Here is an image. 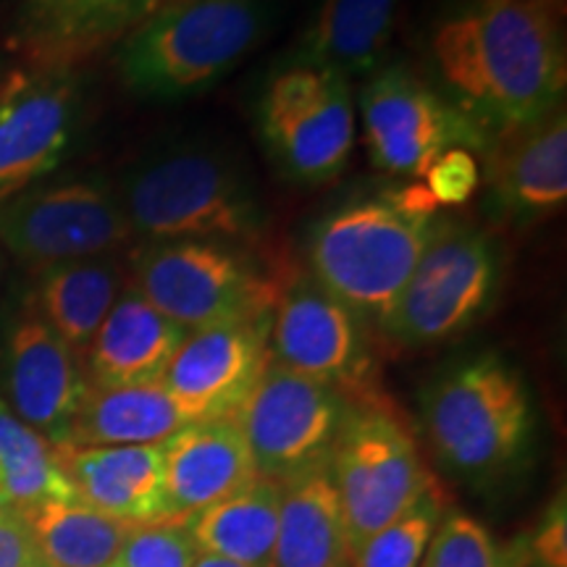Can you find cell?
<instances>
[{"instance_id":"cell-18","label":"cell","mask_w":567,"mask_h":567,"mask_svg":"<svg viewBox=\"0 0 567 567\" xmlns=\"http://www.w3.org/2000/svg\"><path fill=\"white\" fill-rule=\"evenodd\" d=\"M76 502L126 523L172 520L161 444L55 446Z\"/></svg>"},{"instance_id":"cell-13","label":"cell","mask_w":567,"mask_h":567,"mask_svg":"<svg viewBox=\"0 0 567 567\" xmlns=\"http://www.w3.org/2000/svg\"><path fill=\"white\" fill-rule=\"evenodd\" d=\"M132 237L118 193L97 179L27 189L0 205V245L38 268L101 258Z\"/></svg>"},{"instance_id":"cell-36","label":"cell","mask_w":567,"mask_h":567,"mask_svg":"<svg viewBox=\"0 0 567 567\" xmlns=\"http://www.w3.org/2000/svg\"><path fill=\"white\" fill-rule=\"evenodd\" d=\"M530 3L542 6V9L551 11V13H555V17H563V13H565V3H567V0H530Z\"/></svg>"},{"instance_id":"cell-20","label":"cell","mask_w":567,"mask_h":567,"mask_svg":"<svg viewBox=\"0 0 567 567\" xmlns=\"http://www.w3.org/2000/svg\"><path fill=\"white\" fill-rule=\"evenodd\" d=\"M187 334L126 284L84 352L87 384L101 389L161 384Z\"/></svg>"},{"instance_id":"cell-29","label":"cell","mask_w":567,"mask_h":567,"mask_svg":"<svg viewBox=\"0 0 567 567\" xmlns=\"http://www.w3.org/2000/svg\"><path fill=\"white\" fill-rule=\"evenodd\" d=\"M530 563V534L502 544L484 523L473 520L463 509L446 507L421 567H528Z\"/></svg>"},{"instance_id":"cell-32","label":"cell","mask_w":567,"mask_h":567,"mask_svg":"<svg viewBox=\"0 0 567 567\" xmlns=\"http://www.w3.org/2000/svg\"><path fill=\"white\" fill-rule=\"evenodd\" d=\"M425 193L436 205H463L476 195L481 184V161L465 147H452L439 155L423 176Z\"/></svg>"},{"instance_id":"cell-17","label":"cell","mask_w":567,"mask_h":567,"mask_svg":"<svg viewBox=\"0 0 567 567\" xmlns=\"http://www.w3.org/2000/svg\"><path fill=\"white\" fill-rule=\"evenodd\" d=\"M6 389L13 413L53 446H63L87 392V375L80 354L38 316L27 313L6 344Z\"/></svg>"},{"instance_id":"cell-26","label":"cell","mask_w":567,"mask_h":567,"mask_svg":"<svg viewBox=\"0 0 567 567\" xmlns=\"http://www.w3.org/2000/svg\"><path fill=\"white\" fill-rule=\"evenodd\" d=\"M279 481L255 478L243 492L184 517L197 551L216 555L245 567H274L279 530Z\"/></svg>"},{"instance_id":"cell-38","label":"cell","mask_w":567,"mask_h":567,"mask_svg":"<svg viewBox=\"0 0 567 567\" xmlns=\"http://www.w3.org/2000/svg\"><path fill=\"white\" fill-rule=\"evenodd\" d=\"M528 567H544V565H538V563H530Z\"/></svg>"},{"instance_id":"cell-37","label":"cell","mask_w":567,"mask_h":567,"mask_svg":"<svg viewBox=\"0 0 567 567\" xmlns=\"http://www.w3.org/2000/svg\"><path fill=\"white\" fill-rule=\"evenodd\" d=\"M0 271H3V252H0Z\"/></svg>"},{"instance_id":"cell-31","label":"cell","mask_w":567,"mask_h":567,"mask_svg":"<svg viewBox=\"0 0 567 567\" xmlns=\"http://www.w3.org/2000/svg\"><path fill=\"white\" fill-rule=\"evenodd\" d=\"M197 547L179 520L137 523L111 567H193Z\"/></svg>"},{"instance_id":"cell-16","label":"cell","mask_w":567,"mask_h":567,"mask_svg":"<svg viewBox=\"0 0 567 567\" xmlns=\"http://www.w3.org/2000/svg\"><path fill=\"white\" fill-rule=\"evenodd\" d=\"M481 182H486V208L507 224H536L563 208L567 197L565 103L488 142Z\"/></svg>"},{"instance_id":"cell-14","label":"cell","mask_w":567,"mask_h":567,"mask_svg":"<svg viewBox=\"0 0 567 567\" xmlns=\"http://www.w3.org/2000/svg\"><path fill=\"white\" fill-rule=\"evenodd\" d=\"M82 87L71 69L17 74L0 90V205L61 166L76 137Z\"/></svg>"},{"instance_id":"cell-39","label":"cell","mask_w":567,"mask_h":567,"mask_svg":"<svg viewBox=\"0 0 567 567\" xmlns=\"http://www.w3.org/2000/svg\"><path fill=\"white\" fill-rule=\"evenodd\" d=\"M0 90H3V87H0Z\"/></svg>"},{"instance_id":"cell-35","label":"cell","mask_w":567,"mask_h":567,"mask_svg":"<svg viewBox=\"0 0 567 567\" xmlns=\"http://www.w3.org/2000/svg\"><path fill=\"white\" fill-rule=\"evenodd\" d=\"M193 567H245V565L231 563V559H224V557H216V555H203V551H197Z\"/></svg>"},{"instance_id":"cell-19","label":"cell","mask_w":567,"mask_h":567,"mask_svg":"<svg viewBox=\"0 0 567 567\" xmlns=\"http://www.w3.org/2000/svg\"><path fill=\"white\" fill-rule=\"evenodd\" d=\"M166 505L172 520L224 502L258 478L247 442L234 417L184 425L163 442Z\"/></svg>"},{"instance_id":"cell-1","label":"cell","mask_w":567,"mask_h":567,"mask_svg":"<svg viewBox=\"0 0 567 567\" xmlns=\"http://www.w3.org/2000/svg\"><path fill=\"white\" fill-rule=\"evenodd\" d=\"M434 87L488 142L565 103L559 17L530 0H463L431 34Z\"/></svg>"},{"instance_id":"cell-22","label":"cell","mask_w":567,"mask_h":567,"mask_svg":"<svg viewBox=\"0 0 567 567\" xmlns=\"http://www.w3.org/2000/svg\"><path fill=\"white\" fill-rule=\"evenodd\" d=\"M274 567H350L344 513L329 460L281 481Z\"/></svg>"},{"instance_id":"cell-5","label":"cell","mask_w":567,"mask_h":567,"mask_svg":"<svg viewBox=\"0 0 567 567\" xmlns=\"http://www.w3.org/2000/svg\"><path fill=\"white\" fill-rule=\"evenodd\" d=\"M421 421L446 471L481 481L507 473L534 442V396L499 352L457 360L423 389Z\"/></svg>"},{"instance_id":"cell-2","label":"cell","mask_w":567,"mask_h":567,"mask_svg":"<svg viewBox=\"0 0 567 567\" xmlns=\"http://www.w3.org/2000/svg\"><path fill=\"white\" fill-rule=\"evenodd\" d=\"M436 218V203L417 184L339 203L310 226L308 274L365 326L381 329Z\"/></svg>"},{"instance_id":"cell-10","label":"cell","mask_w":567,"mask_h":567,"mask_svg":"<svg viewBox=\"0 0 567 567\" xmlns=\"http://www.w3.org/2000/svg\"><path fill=\"white\" fill-rule=\"evenodd\" d=\"M373 166L389 176L423 179L452 147L484 155L488 137L405 63H386L360 87L358 105Z\"/></svg>"},{"instance_id":"cell-8","label":"cell","mask_w":567,"mask_h":567,"mask_svg":"<svg viewBox=\"0 0 567 567\" xmlns=\"http://www.w3.org/2000/svg\"><path fill=\"white\" fill-rule=\"evenodd\" d=\"M352 551L434 484L408 417L386 394L354 400L329 455Z\"/></svg>"},{"instance_id":"cell-33","label":"cell","mask_w":567,"mask_h":567,"mask_svg":"<svg viewBox=\"0 0 567 567\" xmlns=\"http://www.w3.org/2000/svg\"><path fill=\"white\" fill-rule=\"evenodd\" d=\"M0 567H45L27 509L0 494Z\"/></svg>"},{"instance_id":"cell-24","label":"cell","mask_w":567,"mask_h":567,"mask_svg":"<svg viewBox=\"0 0 567 567\" xmlns=\"http://www.w3.org/2000/svg\"><path fill=\"white\" fill-rule=\"evenodd\" d=\"M126 284L130 271L113 255L42 268L32 313L76 354H84Z\"/></svg>"},{"instance_id":"cell-4","label":"cell","mask_w":567,"mask_h":567,"mask_svg":"<svg viewBox=\"0 0 567 567\" xmlns=\"http://www.w3.org/2000/svg\"><path fill=\"white\" fill-rule=\"evenodd\" d=\"M271 21V0H168L126 34L118 71L134 95L184 101L239 66Z\"/></svg>"},{"instance_id":"cell-6","label":"cell","mask_w":567,"mask_h":567,"mask_svg":"<svg viewBox=\"0 0 567 567\" xmlns=\"http://www.w3.org/2000/svg\"><path fill=\"white\" fill-rule=\"evenodd\" d=\"M284 274H268L243 245L172 239L134 252L130 284L184 331L271 316Z\"/></svg>"},{"instance_id":"cell-23","label":"cell","mask_w":567,"mask_h":567,"mask_svg":"<svg viewBox=\"0 0 567 567\" xmlns=\"http://www.w3.org/2000/svg\"><path fill=\"white\" fill-rule=\"evenodd\" d=\"M400 0H318L292 61L344 76H371L384 66Z\"/></svg>"},{"instance_id":"cell-27","label":"cell","mask_w":567,"mask_h":567,"mask_svg":"<svg viewBox=\"0 0 567 567\" xmlns=\"http://www.w3.org/2000/svg\"><path fill=\"white\" fill-rule=\"evenodd\" d=\"M27 517L45 567H111L137 526L76 499L32 507Z\"/></svg>"},{"instance_id":"cell-11","label":"cell","mask_w":567,"mask_h":567,"mask_svg":"<svg viewBox=\"0 0 567 567\" xmlns=\"http://www.w3.org/2000/svg\"><path fill=\"white\" fill-rule=\"evenodd\" d=\"M347 405L350 400L337 389L268 358L234 423L243 431L258 476L281 484L329 460Z\"/></svg>"},{"instance_id":"cell-3","label":"cell","mask_w":567,"mask_h":567,"mask_svg":"<svg viewBox=\"0 0 567 567\" xmlns=\"http://www.w3.org/2000/svg\"><path fill=\"white\" fill-rule=\"evenodd\" d=\"M116 193L132 231L147 243L255 245L268 229L264 197L247 166L213 142L155 147L124 174Z\"/></svg>"},{"instance_id":"cell-15","label":"cell","mask_w":567,"mask_h":567,"mask_svg":"<svg viewBox=\"0 0 567 567\" xmlns=\"http://www.w3.org/2000/svg\"><path fill=\"white\" fill-rule=\"evenodd\" d=\"M271 316L189 331L161 379L189 423L234 417L271 358Z\"/></svg>"},{"instance_id":"cell-21","label":"cell","mask_w":567,"mask_h":567,"mask_svg":"<svg viewBox=\"0 0 567 567\" xmlns=\"http://www.w3.org/2000/svg\"><path fill=\"white\" fill-rule=\"evenodd\" d=\"M163 0H27L19 42L42 69H69L109 42L132 34Z\"/></svg>"},{"instance_id":"cell-28","label":"cell","mask_w":567,"mask_h":567,"mask_svg":"<svg viewBox=\"0 0 567 567\" xmlns=\"http://www.w3.org/2000/svg\"><path fill=\"white\" fill-rule=\"evenodd\" d=\"M0 494L32 509L51 502L76 499L55 446L27 425L0 400Z\"/></svg>"},{"instance_id":"cell-25","label":"cell","mask_w":567,"mask_h":567,"mask_svg":"<svg viewBox=\"0 0 567 567\" xmlns=\"http://www.w3.org/2000/svg\"><path fill=\"white\" fill-rule=\"evenodd\" d=\"M189 425L163 384L90 386L63 446L161 444Z\"/></svg>"},{"instance_id":"cell-34","label":"cell","mask_w":567,"mask_h":567,"mask_svg":"<svg viewBox=\"0 0 567 567\" xmlns=\"http://www.w3.org/2000/svg\"><path fill=\"white\" fill-rule=\"evenodd\" d=\"M530 551L534 563L544 567H567V515L565 496H559L549 507L547 517L542 520L534 534H530Z\"/></svg>"},{"instance_id":"cell-9","label":"cell","mask_w":567,"mask_h":567,"mask_svg":"<svg viewBox=\"0 0 567 567\" xmlns=\"http://www.w3.org/2000/svg\"><path fill=\"white\" fill-rule=\"evenodd\" d=\"M358 109L350 82L334 71L289 61L268 76L258 101L260 137L281 176L318 187L344 172Z\"/></svg>"},{"instance_id":"cell-7","label":"cell","mask_w":567,"mask_h":567,"mask_svg":"<svg viewBox=\"0 0 567 567\" xmlns=\"http://www.w3.org/2000/svg\"><path fill=\"white\" fill-rule=\"evenodd\" d=\"M502 279L505 255L494 234L436 218L413 276L379 331L400 347L450 342L492 310Z\"/></svg>"},{"instance_id":"cell-12","label":"cell","mask_w":567,"mask_h":567,"mask_svg":"<svg viewBox=\"0 0 567 567\" xmlns=\"http://www.w3.org/2000/svg\"><path fill=\"white\" fill-rule=\"evenodd\" d=\"M268 350L276 363L337 389L350 402L381 394L368 326L308 271L284 281Z\"/></svg>"},{"instance_id":"cell-30","label":"cell","mask_w":567,"mask_h":567,"mask_svg":"<svg viewBox=\"0 0 567 567\" xmlns=\"http://www.w3.org/2000/svg\"><path fill=\"white\" fill-rule=\"evenodd\" d=\"M444 509L446 492L434 481L405 513L352 551L350 567H421Z\"/></svg>"}]
</instances>
